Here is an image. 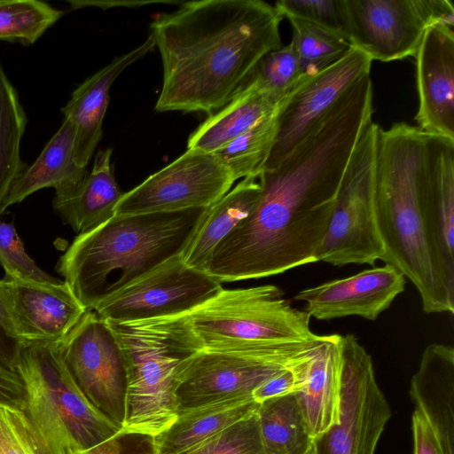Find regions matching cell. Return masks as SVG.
Wrapping results in <instances>:
<instances>
[{
  "mask_svg": "<svg viewBox=\"0 0 454 454\" xmlns=\"http://www.w3.org/2000/svg\"><path fill=\"white\" fill-rule=\"evenodd\" d=\"M410 395L434 430L444 454H454V348L433 343L423 351Z\"/></svg>",
  "mask_w": 454,
  "mask_h": 454,
  "instance_id": "obj_20",
  "label": "cell"
},
{
  "mask_svg": "<svg viewBox=\"0 0 454 454\" xmlns=\"http://www.w3.org/2000/svg\"><path fill=\"white\" fill-rule=\"evenodd\" d=\"M282 20L262 0L191 1L159 15L151 24L163 67L155 110L223 107L261 59L282 46Z\"/></svg>",
  "mask_w": 454,
  "mask_h": 454,
  "instance_id": "obj_2",
  "label": "cell"
},
{
  "mask_svg": "<svg viewBox=\"0 0 454 454\" xmlns=\"http://www.w3.org/2000/svg\"><path fill=\"white\" fill-rule=\"evenodd\" d=\"M275 8L286 19H298L347 39L344 0H278Z\"/></svg>",
  "mask_w": 454,
  "mask_h": 454,
  "instance_id": "obj_34",
  "label": "cell"
},
{
  "mask_svg": "<svg viewBox=\"0 0 454 454\" xmlns=\"http://www.w3.org/2000/svg\"><path fill=\"white\" fill-rule=\"evenodd\" d=\"M256 178H243L207 208L202 223L182 254L188 266L204 270L215 247L248 215L261 192Z\"/></svg>",
  "mask_w": 454,
  "mask_h": 454,
  "instance_id": "obj_26",
  "label": "cell"
},
{
  "mask_svg": "<svg viewBox=\"0 0 454 454\" xmlns=\"http://www.w3.org/2000/svg\"><path fill=\"white\" fill-rule=\"evenodd\" d=\"M0 454H51L22 409L0 405Z\"/></svg>",
  "mask_w": 454,
  "mask_h": 454,
  "instance_id": "obj_35",
  "label": "cell"
},
{
  "mask_svg": "<svg viewBox=\"0 0 454 454\" xmlns=\"http://www.w3.org/2000/svg\"><path fill=\"white\" fill-rule=\"evenodd\" d=\"M21 342L14 331L0 280V364L12 371Z\"/></svg>",
  "mask_w": 454,
  "mask_h": 454,
  "instance_id": "obj_39",
  "label": "cell"
},
{
  "mask_svg": "<svg viewBox=\"0 0 454 454\" xmlns=\"http://www.w3.org/2000/svg\"><path fill=\"white\" fill-rule=\"evenodd\" d=\"M26 388L20 376L0 364V405L25 407Z\"/></svg>",
  "mask_w": 454,
  "mask_h": 454,
  "instance_id": "obj_40",
  "label": "cell"
},
{
  "mask_svg": "<svg viewBox=\"0 0 454 454\" xmlns=\"http://www.w3.org/2000/svg\"><path fill=\"white\" fill-rule=\"evenodd\" d=\"M303 81L298 55L290 43L265 54L245 82L281 102Z\"/></svg>",
  "mask_w": 454,
  "mask_h": 454,
  "instance_id": "obj_32",
  "label": "cell"
},
{
  "mask_svg": "<svg viewBox=\"0 0 454 454\" xmlns=\"http://www.w3.org/2000/svg\"><path fill=\"white\" fill-rule=\"evenodd\" d=\"M258 405L253 397L234 399L179 414L168 428L155 435L159 454H183L255 413Z\"/></svg>",
  "mask_w": 454,
  "mask_h": 454,
  "instance_id": "obj_25",
  "label": "cell"
},
{
  "mask_svg": "<svg viewBox=\"0 0 454 454\" xmlns=\"http://www.w3.org/2000/svg\"><path fill=\"white\" fill-rule=\"evenodd\" d=\"M203 349L250 351L316 338L309 315L275 285L222 289L189 314Z\"/></svg>",
  "mask_w": 454,
  "mask_h": 454,
  "instance_id": "obj_7",
  "label": "cell"
},
{
  "mask_svg": "<svg viewBox=\"0 0 454 454\" xmlns=\"http://www.w3.org/2000/svg\"><path fill=\"white\" fill-rule=\"evenodd\" d=\"M411 428L414 454H444L434 430L415 411L411 417Z\"/></svg>",
  "mask_w": 454,
  "mask_h": 454,
  "instance_id": "obj_41",
  "label": "cell"
},
{
  "mask_svg": "<svg viewBox=\"0 0 454 454\" xmlns=\"http://www.w3.org/2000/svg\"><path fill=\"white\" fill-rule=\"evenodd\" d=\"M328 335L250 351L201 349L184 362L176 377L177 415L253 392L279 372L310 360Z\"/></svg>",
  "mask_w": 454,
  "mask_h": 454,
  "instance_id": "obj_8",
  "label": "cell"
},
{
  "mask_svg": "<svg viewBox=\"0 0 454 454\" xmlns=\"http://www.w3.org/2000/svg\"><path fill=\"white\" fill-rule=\"evenodd\" d=\"M279 104L245 82L230 102L191 134L187 150L212 154L271 115Z\"/></svg>",
  "mask_w": 454,
  "mask_h": 454,
  "instance_id": "obj_24",
  "label": "cell"
},
{
  "mask_svg": "<svg viewBox=\"0 0 454 454\" xmlns=\"http://www.w3.org/2000/svg\"><path fill=\"white\" fill-rule=\"evenodd\" d=\"M372 62L351 46L337 61L294 89L278 106L275 137L262 172L275 168L354 83L370 75Z\"/></svg>",
  "mask_w": 454,
  "mask_h": 454,
  "instance_id": "obj_15",
  "label": "cell"
},
{
  "mask_svg": "<svg viewBox=\"0 0 454 454\" xmlns=\"http://www.w3.org/2000/svg\"><path fill=\"white\" fill-rule=\"evenodd\" d=\"M454 27H429L414 56L419 106L417 127L454 140Z\"/></svg>",
  "mask_w": 454,
  "mask_h": 454,
  "instance_id": "obj_18",
  "label": "cell"
},
{
  "mask_svg": "<svg viewBox=\"0 0 454 454\" xmlns=\"http://www.w3.org/2000/svg\"><path fill=\"white\" fill-rule=\"evenodd\" d=\"M311 359L286 368L267 380L253 392L254 400L261 403L269 398L298 393L304 385Z\"/></svg>",
  "mask_w": 454,
  "mask_h": 454,
  "instance_id": "obj_38",
  "label": "cell"
},
{
  "mask_svg": "<svg viewBox=\"0 0 454 454\" xmlns=\"http://www.w3.org/2000/svg\"><path fill=\"white\" fill-rule=\"evenodd\" d=\"M58 347L73 380L88 400L123 428L127 369L120 344L108 323L87 310Z\"/></svg>",
  "mask_w": 454,
  "mask_h": 454,
  "instance_id": "obj_12",
  "label": "cell"
},
{
  "mask_svg": "<svg viewBox=\"0 0 454 454\" xmlns=\"http://www.w3.org/2000/svg\"><path fill=\"white\" fill-rule=\"evenodd\" d=\"M374 201L381 261L412 282L424 312L453 314L454 253L443 236L427 133L405 122L379 128Z\"/></svg>",
  "mask_w": 454,
  "mask_h": 454,
  "instance_id": "obj_3",
  "label": "cell"
},
{
  "mask_svg": "<svg viewBox=\"0 0 454 454\" xmlns=\"http://www.w3.org/2000/svg\"><path fill=\"white\" fill-rule=\"evenodd\" d=\"M74 127L64 119L58 131L46 144L35 162L27 166L14 179L0 204V215L35 192L46 187L55 191L75 188L87 172L74 156Z\"/></svg>",
  "mask_w": 454,
  "mask_h": 454,
  "instance_id": "obj_22",
  "label": "cell"
},
{
  "mask_svg": "<svg viewBox=\"0 0 454 454\" xmlns=\"http://www.w3.org/2000/svg\"><path fill=\"white\" fill-rule=\"evenodd\" d=\"M348 43L373 60L415 56L427 30L454 27L449 0H344Z\"/></svg>",
  "mask_w": 454,
  "mask_h": 454,
  "instance_id": "obj_11",
  "label": "cell"
},
{
  "mask_svg": "<svg viewBox=\"0 0 454 454\" xmlns=\"http://www.w3.org/2000/svg\"><path fill=\"white\" fill-rule=\"evenodd\" d=\"M234 182L230 170L214 154L186 150L123 193L115 215L207 208L224 196Z\"/></svg>",
  "mask_w": 454,
  "mask_h": 454,
  "instance_id": "obj_14",
  "label": "cell"
},
{
  "mask_svg": "<svg viewBox=\"0 0 454 454\" xmlns=\"http://www.w3.org/2000/svg\"><path fill=\"white\" fill-rule=\"evenodd\" d=\"M127 369L124 429L153 435L177 418L176 377L181 364L203 349L189 315L116 322L106 320Z\"/></svg>",
  "mask_w": 454,
  "mask_h": 454,
  "instance_id": "obj_5",
  "label": "cell"
},
{
  "mask_svg": "<svg viewBox=\"0 0 454 454\" xmlns=\"http://www.w3.org/2000/svg\"><path fill=\"white\" fill-rule=\"evenodd\" d=\"M2 284L21 344L62 341L88 310L65 281L48 283L4 277Z\"/></svg>",
  "mask_w": 454,
  "mask_h": 454,
  "instance_id": "obj_16",
  "label": "cell"
},
{
  "mask_svg": "<svg viewBox=\"0 0 454 454\" xmlns=\"http://www.w3.org/2000/svg\"><path fill=\"white\" fill-rule=\"evenodd\" d=\"M183 454H267L256 413L224 428Z\"/></svg>",
  "mask_w": 454,
  "mask_h": 454,
  "instance_id": "obj_33",
  "label": "cell"
},
{
  "mask_svg": "<svg viewBox=\"0 0 454 454\" xmlns=\"http://www.w3.org/2000/svg\"><path fill=\"white\" fill-rule=\"evenodd\" d=\"M339 422L312 439L316 454H374L390 406L380 388L371 356L352 334L340 336Z\"/></svg>",
  "mask_w": 454,
  "mask_h": 454,
  "instance_id": "obj_10",
  "label": "cell"
},
{
  "mask_svg": "<svg viewBox=\"0 0 454 454\" xmlns=\"http://www.w3.org/2000/svg\"><path fill=\"white\" fill-rule=\"evenodd\" d=\"M306 454H316L313 444Z\"/></svg>",
  "mask_w": 454,
  "mask_h": 454,
  "instance_id": "obj_42",
  "label": "cell"
},
{
  "mask_svg": "<svg viewBox=\"0 0 454 454\" xmlns=\"http://www.w3.org/2000/svg\"><path fill=\"white\" fill-rule=\"evenodd\" d=\"M0 263L5 278L36 282L60 283L41 270L26 253L14 226L0 219Z\"/></svg>",
  "mask_w": 454,
  "mask_h": 454,
  "instance_id": "obj_36",
  "label": "cell"
},
{
  "mask_svg": "<svg viewBox=\"0 0 454 454\" xmlns=\"http://www.w3.org/2000/svg\"><path fill=\"white\" fill-rule=\"evenodd\" d=\"M379 128L372 120L357 142L339 188L316 262L339 267L354 263L374 267L384 254L374 201Z\"/></svg>",
  "mask_w": 454,
  "mask_h": 454,
  "instance_id": "obj_9",
  "label": "cell"
},
{
  "mask_svg": "<svg viewBox=\"0 0 454 454\" xmlns=\"http://www.w3.org/2000/svg\"><path fill=\"white\" fill-rule=\"evenodd\" d=\"M74 454H159L155 435L122 428L108 439Z\"/></svg>",
  "mask_w": 454,
  "mask_h": 454,
  "instance_id": "obj_37",
  "label": "cell"
},
{
  "mask_svg": "<svg viewBox=\"0 0 454 454\" xmlns=\"http://www.w3.org/2000/svg\"><path fill=\"white\" fill-rule=\"evenodd\" d=\"M155 47L152 34L137 48L115 58L110 64L86 79L72 93L62 108L64 119L74 127V156L86 168L102 137V123L109 103V90L114 80L129 65Z\"/></svg>",
  "mask_w": 454,
  "mask_h": 454,
  "instance_id": "obj_19",
  "label": "cell"
},
{
  "mask_svg": "<svg viewBox=\"0 0 454 454\" xmlns=\"http://www.w3.org/2000/svg\"><path fill=\"white\" fill-rule=\"evenodd\" d=\"M277 111L212 153L230 170L235 181L258 177L262 173L276 133Z\"/></svg>",
  "mask_w": 454,
  "mask_h": 454,
  "instance_id": "obj_29",
  "label": "cell"
},
{
  "mask_svg": "<svg viewBox=\"0 0 454 454\" xmlns=\"http://www.w3.org/2000/svg\"><path fill=\"white\" fill-rule=\"evenodd\" d=\"M27 122L17 90L0 63V204L14 179L27 166L20 156Z\"/></svg>",
  "mask_w": 454,
  "mask_h": 454,
  "instance_id": "obj_28",
  "label": "cell"
},
{
  "mask_svg": "<svg viewBox=\"0 0 454 454\" xmlns=\"http://www.w3.org/2000/svg\"><path fill=\"white\" fill-rule=\"evenodd\" d=\"M360 137L351 118L326 114L275 168L259 175L256 202L215 247L204 270L223 283L315 262Z\"/></svg>",
  "mask_w": 454,
  "mask_h": 454,
  "instance_id": "obj_1",
  "label": "cell"
},
{
  "mask_svg": "<svg viewBox=\"0 0 454 454\" xmlns=\"http://www.w3.org/2000/svg\"><path fill=\"white\" fill-rule=\"evenodd\" d=\"M405 284L399 270L385 264L301 290L294 300L303 301L304 310L317 320L350 316L376 320L404 291Z\"/></svg>",
  "mask_w": 454,
  "mask_h": 454,
  "instance_id": "obj_17",
  "label": "cell"
},
{
  "mask_svg": "<svg viewBox=\"0 0 454 454\" xmlns=\"http://www.w3.org/2000/svg\"><path fill=\"white\" fill-rule=\"evenodd\" d=\"M207 208L115 215L78 234L56 269L82 304L92 310L105 298L182 254Z\"/></svg>",
  "mask_w": 454,
  "mask_h": 454,
  "instance_id": "obj_4",
  "label": "cell"
},
{
  "mask_svg": "<svg viewBox=\"0 0 454 454\" xmlns=\"http://www.w3.org/2000/svg\"><path fill=\"white\" fill-rule=\"evenodd\" d=\"M340 336L329 334L318 347L296 396L312 439L339 422L340 402Z\"/></svg>",
  "mask_w": 454,
  "mask_h": 454,
  "instance_id": "obj_23",
  "label": "cell"
},
{
  "mask_svg": "<svg viewBox=\"0 0 454 454\" xmlns=\"http://www.w3.org/2000/svg\"><path fill=\"white\" fill-rule=\"evenodd\" d=\"M292 26V41L304 80L340 59L351 47L342 37L298 19H287Z\"/></svg>",
  "mask_w": 454,
  "mask_h": 454,
  "instance_id": "obj_31",
  "label": "cell"
},
{
  "mask_svg": "<svg viewBox=\"0 0 454 454\" xmlns=\"http://www.w3.org/2000/svg\"><path fill=\"white\" fill-rule=\"evenodd\" d=\"M112 149L97 153L91 171L75 188L55 191L53 208L79 234L103 224L114 215L123 193L111 164Z\"/></svg>",
  "mask_w": 454,
  "mask_h": 454,
  "instance_id": "obj_21",
  "label": "cell"
},
{
  "mask_svg": "<svg viewBox=\"0 0 454 454\" xmlns=\"http://www.w3.org/2000/svg\"><path fill=\"white\" fill-rule=\"evenodd\" d=\"M12 371L26 388L23 410L51 454H74L122 429L80 390L58 343L21 344Z\"/></svg>",
  "mask_w": 454,
  "mask_h": 454,
  "instance_id": "obj_6",
  "label": "cell"
},
{
  "mask_svg": "<svg viewBox=\"0 0 454 454\" xmlns=\"http://www.w3.org/2000/svg\"><path fill=\"white\" fill-rule=\"evenodd\" d=\"M255 413L267 454H306L311 448L296 393L266 399Z\"/></svg>",
  "mask_w": 454,
  "mask_h": 454,
  "instance_id": "obj_27",
  "label": "cell"
},
{
  "mask_svg": "<svg viewBox=\"0 0 454 454\" xmlns=\"http://www.w3.org/2000/svg\"><path fill=\"white\" fill-rule=\"evenodd\" d=\"M222 289V283L188 266L179 254L105 298L92 310L116 322L186 315Z\"/></svg>",
  "mask_w": 454,
  "mask_h": 454,
  "instance_id": "obj_13",
  "label": "cell"
},
{
  "mask_svg": "<svg viewBox=\"0 0 454 454\" xmlns=\"http://www.w3.org/2000/svg\"><path fill=\"white\" fill-rule=\"evenodd\" d=\"M62 15L43 1L0 0V40L33 44Z\"/></svg>",
  "mask_w": 454,
  "mask_h": 454,
  "instance_id": "obj_30",
  "label": "cell"
}]
</instances>
